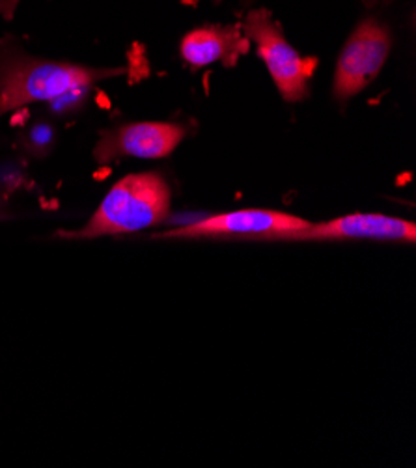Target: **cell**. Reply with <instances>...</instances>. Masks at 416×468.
Listing matches in <instances>:
<instances>
[{"instance_id":"3957f363","label":"cell","mask_w":416,"mask_h":468,"mask_svg":"<svg viewBox=\"0 0 416 468\" xmlns=\"http://www.w3.org/2000/svg\"><path fill=\"white\" fill-rule=\"evenodd\" d=\"M310 222L290 213L271 209H243L220 213L204 220L161 233L165 239H247L292 241Z\"/></svg>"},{"instance_id":"8fae6325","label":"cell","mask_w":416,"mask_h":468,"mask_svg":"<svg viewBox=\"0 0 416 468\" xmlns=\"http://www.w3.org/2000/svg\"><path fill=\"white\" fill-rule=\"evenodd\" d=\"M16 6L17 0H0V16H12Z\"/></svg>"},{"instance_id":"5b68a950","label":"cell","mask_w":416,"mask_h":468,"mask_svg":"<svg viewBox=\"0 0 416 468\" xmlns=\"http://www.w3.org/2000/svg\"><path fill=\"white\" fill-rule=\"evenodd\" d=\"M392 49L390 30L378 19H364L346 41L336 62L333 96L347 101L383 69Z\"/></svg>"},{"instance_id":"ba28073f","label":"cell","mask_w":416,"mask_h":468,"mask_svg":"<svg viewBox=\"0 0 416 468\" xmlns=\"http://www.w3.org/2000/svg\"><path fill=\"white\" fill-rule=\"evenodd\" d=\"M251 41L241 27H202L181 39V58L191 68H206L217 62L234 66L249 53Z\"/></svg>"},{"instance_id":"277c9868","label":"cell","mask_w":416,"mask_h":468,"mask_svg":"<svg viewBox=\"0 0 416 468\" xmlns=\"http://www.w3.org/2000/svg\"><path fill=\"white\" fill-rule=\"evenodd\" d=\"M241 30L249 41L256 43L258 55L279 88L283 100L288 103L303 101L308 96V80L317 60L303 58L265 10L251 12Z\"/></svg>"},{"instance_id":"8992f818","label":"cell","mask_w":416,"mask_h":468,"mask_svg":"<svg viewBox=\"0 0 416 468\" xmlns=\"http://www.w3.org/2000/svg\"><path fill=\"white\" fill-rule=\"evenodd\" d=\"M185 129L170 122H134L103 133L94 159L109 165L120 157L165 159L183 143Z\"/></svg>"},{"instance_id":"52a82bcc","label":"cell","mask_w":416,"mask_h":468,"mask_svg":"<svg viewBox=\"0 0 416 468\" xmlns=\"http://www.w3.org/2000/svg\"><path fill=\"white\" fill-rule=\"evenodd\" d=\"M347 239H372V241H394L414 243V222L387 217L379 213H353L333 218L329 222L310 224L303 231L295 233L292 241H347Z\"/></svg>"},{"instance_id":"7a4b0ae2","label":"cell","mask_w":416,"mask_h":468,"mask_svg":"<svg viewBox=\"0 0 416 468\" xmlns=\"http://www.w3.org/2000/svg\"><path fill=\"white\" fill-rule=\"evenodd\" d=\"M122 73L120 68H86L0 51V116L30 103L51 101L71 88L91 86Z\"/></svg>"},{"instance_id":"9c48e42d","label":"cell","mask_w":416,"mask_h":468,"mask_svg":"<svg viewBox=\"0 0 416 468\" xmlns=\"http://www.w3.org/2000/svg\"><path fill=\"white\" fill-rule=\"evenodd\" d=\"M88 90L90 86H79V88H71L68 91H64L62 96L51 100V111L55 114H69L75 112L77 109H80L88 98Z\"/></svg>"},{"instance_id":"6da1fadb","label":"cell","mask_w":416,"mask_h":468,"mask_svg":"<svg viewBox=\"0 0 416 468\" xmlns=\"http://www.w3.org/2000/svg\"><path fill=\"white\" fill-rule=\"evenodd\" d=\"M170 200V186L163 176L155 172L131 174L112 186L80 229L60 231L59 236L77 241L143 231L166 220Z\"/></svg>"},{"instance_id":"30bf717a","label":"cell","mask_w":416,"mask_h":468,"mask_svg":"<svg viewBox=\"0 0 416 468\" xmlns=\"http://www.w3.org/2000/svg\"><path fill=\"white\" fill-rule=\"evenodd\" d=\"M27 140H28V148L32 152H41L43 154V152H48L51 148L53 140H55V133H53L51 125L37 123L30 129Z\"/></svg>"}]
</instances>
